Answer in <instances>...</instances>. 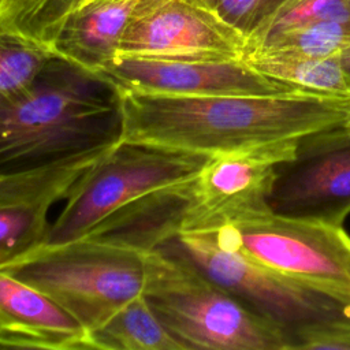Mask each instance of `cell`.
<instances>
[{
    "mask_svg": "<svg viewBox=\"0 0 350 350\" xmlns=\"http://www.w3.org/2000/svg\"><path fill=\"white\" fill-rule=\"evenodd\" d=\"M142 295L185 350H290L279 327L209 279L174 238L145 250Z\"/></svg>",
    "mask_w": 350,
    "mask_h": 350,
    "instance_id": "3957f363",
    "label": "cell"
},
{
    "mask_svg": "<svg viewBox=\"0 0 350 350\" xmlns=\"http://www.w3.org/2000/svg\"><path fill=\"white\" fill-rule=\"evenodd\" d=\"M325 21H350V0H283L246 37L245 49L278 30Z\"/></svg>",
    "mask_w": 350,
    "mask_h": 350,
    "instance_id": "44dd1931",
    "label": "cell"
},
{
    "mask_svg": "<svg viewBox=\"0 0 350 350\" xmlns=\"http://www.w3.org/2000/svg\"><path fill=\"white\" fill-rule=\"evenodd\" d=\"M113 92L120 142L208 156L342 126L349 103L305 93L175 96Z\"/></svg>",
    "mask_w": 350,
    "mask_h": 350,
    "instance_id": "6da1fadb",
    "label": "cell"
},
{
    "mask_svg": "<svg viewBox=\"0 0 350 350\" xmlns=\"http://www.w3.org/2000/svg\"><path fill=\"white\" fill-rule=\"evenodd\" d=\"M209 232L220 245L350 305V235L342 226L268 211Z\"/></svg>",
    "mask_w": 350,
    "mask_h": 350,
    "instance_id": "8992f818",
    "label": "cell"
},
{
    "mask_svg": "<svg viewBox=\"0 0 350 350\" xmlns=\"http://www.w3.org/2000/svg\"><path fill=\"white\" fill-rule=\"evenodd\" d=\"M245 44V36L216 11L183 0H160L127 26L118 55L196 60L242 59Z\"/></svg>",
    "mask_w": 350,
    "mask_h": 350,
    "instance_id": "8fae6325",
    "label": "cell"
},
{
    "mask_svg": "<svg viewBox=\"0 0 350 350\" xmlns=\"http://www.w3.org/2000/svg\"><path fill=\"white\" fill-rule=\"evenodd\" d=\"M339 56L312 57L287 52L250 51L243 53L242 59L262 75L295 92L349 101L350 79Z\"/></svg>",
    "mask_w": 350,
    "mask_h": 350,
    "instance_id": "5bb4252c",
    "label": "cell"
},
{
    "mask_svg": "<svg viewBox=\"0 0 350 350\" xmlns=\"http://www.w3.org/2000/svg\"><path fill=\"white\" fill-rule=\"evenodd\" d=\"M174 239L209 279L279 327L290 350L293 339L305 329L350 321V305L220 245L209 231L180 232Z\"/></svg>",
    "mask_w": 350,
    "mask_h": 350,
    "instance_id": "52a82bcc",
    "label": "cell"
},
{
    "mask_svg": "<svg viewBox=\"0 0 350 350\" xmlns=\"http://www.w3.org/2000/svg\"><path fill=\"white\" fill-rule=\"evenodd\" d=\"M0 347L88 350V331L46 294L0 271Z\"/></svg>",
    "mask_w": 350,
    "mask_h": 350,
    "instance_id": "7c38bea8",
    "label": "cell"
},
{
    "mask_svg": "<svg viewBox=\"0 0 350 350\" xmlns=\"http://www.w3.org/2000/svg\"><path fill=\"white\" fill-rule=\"evenodd\" d=\"M116 94L53 60L26 92L0 101V170L48 165L119 141Z\"/></svg>",
    "mask_w": 350,
    "mask_h": 350,
    "instance_id": "7a4b0ae2",
    "label": "cell"
},
{
    "mask_svg": "<svg viewBox=\"0 0 350 350\" xmlns=\"http://www.w3.org/2000/svg\"><path fill=\"white\" fill-rule=\"evenodd\" d=\"M94 78L112 89L175 96H276L299 93L243 59H157L118 55Z\"/></svg>",
    "mask_w": 350,
    "mask_h": 350,
    "instance_id": "30bf717a",
    "label": "cell"
},
{
    "mask_svg": "<svg viewBox=\"0 0 350 350\" xmlns=\"http://www.w3.org/2000/svg\"><path fill=\"white\" fill-rule=\"evenodd\" d=\"M53 60L49 46L0 30V101L30 89Z\"/></svg>",
    "mask_w": 350,
    "mask_h": 350,
    "instance_id": "d6986e66",
    "label": "cell"
},
{
    "mask_svg": "<svg viewBox=\"0 0 350 350\" xmlns=\"http://www.w3.org/2000/svg\"><path fill=\"white\" fill-rule=\"evenodd\" d=\"M208 159V154L118 141L75 182L42 243L86 235L138 198L193 179Z\"/></svg>",
    "mask_w": 350,
    "mask_h": 350,
    "instance_id": "5b68a950",
    "label": "cell"
},
{
    "mask_svg": "<svg viewBox=\"0 0 350 350\" xmlns=\"http://www.w3.org/2000/svg\"><path fill=\"white\" fill-rule=\"evenodd\" d=\"M89 349L185 350L165 329L144 295H138L88 332Z\"/></svg>",
    "mask_w": 350,
    "mask_h": 350,
    "instance_id": "2e32d148",
    "label": "cell"
},
{
    "mask_svg": "<svg viewBox=\"0 0 350 350\" xmlns=\"http://www.w3.org/2000/svg\"><path fill=\"white\" fill-rule=\"evenodd\" d=\"M83 3L85 0H0V30L18 33L51 48L67 18Z\"/></svg>",
    "mask_w": 350,
    "mask_h": 350,
    "instance_id": "e0dca14e",
    "label": "cell"
},
{
    "mask_svg": "<svg viewBox=\"0 0 350 350\" xmlns=\"http://www.w3.org/2000/svg\"><path fill=\"white\" fill-rule=\"evenodd\" d=\"M160 0L83 3L66 21L51 49L62 60L94 77L118 55L127 26Z\"/></svg>",
    "mask_w": 350,
    "mask_h": 350,
    "instance_id": "4fadbf2b",
    "label": "cell"
},
{
    "mask_svg": "<svg viewBox=\"0 0 350 350\" xmlns=\"http://www.w3.org/2000/svg\"><path fill=\"white\" fill-rule=\"evenodd\" d=\"M282 1L283 0H220L216 12L246 38Z\"/></svg>",
    "mask_w": 350,
    "mask_h": 350,
    "instance_id": "7402d4cb",
    "label": "cell"
},
{
    "mask_svg": "<svg viewBox=\"0 0 350 350\" xmlns=\"http://www.w3.org/2000/svg\"><path fill=\"white\" fill-rule=\"evenodd\" d=\"M111 146L89 150L42 167L15 171L0 170V206L48 200L57 202L64 200L75 182Z\"/></svg>",
    "mask_w": 350,
    "mask_h": 350,
    "instance_id": "9a60e30c",
    "label": "cell"
},
{
    "mask_svg": "<svg viewBox=\"0 0 350 350\" xmlns=\"http://www.w3.org/2000/svg\"><path fill=\"white\" fill-rule=\"evenodd\" d=\"M275 215L342 226L350 213V131L335 126L299 137L268 197Z\"/></svg>",
    "mask_w": 350,
    "mask_h": 350,
    "instance_id": "9c48e42d",
    "label": "cell"
},
{
    "mask_svg": "<svg viewBox=\"0 0 350 350\" xmlns=\"http://www.w3.org/2000/svg\"><path fill=\"white\" fill-rule=\"evenodd\" d=\"M343 127L350 131V100H349V103H347V116H346V120H345V123H343Z\"/></svg>",
    "mask_w": 350,
    "mask_h": 350,
    "instance_id": "484cf974",
    "label": "cell"
},
{
    "mask_svg": "<svg viewBox=\"0 0 350 350\" xmlns=\"http://www.w3.org/2000/svg\"><path fill=\"white\" fill-rule=\"evenodd\" d=\"M183 1L190 3L193 5H197V7H202V8H206V10L216 11L220 0H183Z\"/></svg>",
    "mask_w": 350,
    "mask_h": 350,
    "instance_id": "cb8c5ba5",
    "label": "cell"
},
{
    "mask_svg": "<svg viewBox=\"0 0 350 350\" xmlns=\"http://www.w3.org/2000/svg\"><path fill=\"white\" fill-rule=\"evenodd\" d=\"M90 1H104V0H85V3H90Z\"/></svg>",
    "mask_w": 350,
    "mask_h": 350,
    "instance_id": "4316f807",
    "label": "cell"
},
{
    "mask_svg": "<svg viewBox=\"0 0 350 350\" xmlns=\"http://www.w3.org/2000/svg\"><path fill=\"white\" fill-rule=\"evenodd\" d=\"M53 204L48 200L0 206V265L44 242Z\"/></svg>",
    "mask_w": 350,
    "mask_h": 350,
    "instance_id": "ffe728a7",
    "label": "cell"
},
{
    "mask_svg": "<svg viewBox=\"0 0 350 350\" xmlns=\"http://www.w3.org/2000/svg\"><path fill=\"white\" fill-rule=\"evenodd\" d=\"M350 46V21H325L298 25L265 36L245 49L275 51L312 57L339 56Z\"/></svg>",
    "mask_w": 350,
    "mask_h": 350,
    "instance_id": "ac0fdd59",
    "label": "cell"
},
{
    "mask_svg": "<svg viewBox=\"0 0 350 350\" xmlns=\"http://www.w3.org/2000/svg\"><path fill=\"white\" fill-rule=\"evenodd\" d=\"M340 63H342V66H343V70H345V72L347 74V77H349V79H350V46L349 48H346L342 53H340Z\"/></svg>",
    "mask_w": 350,
    "mask_h": 350,
    "instance_id": "d4e9b609",
    "label": "cell"
},
{
    "mask_svg": "<svg viewBox=\"0 0 350 350\" xmlns=\"http://www.w3.org/2000/svg\"><path fill=\"white\" fill-rule=\"evenodd\" d=\"M299 138L258 144L209 156L189 180L180 232L215 231L268 212L278 168L294 157Z\"/></svg>",
    "mask_w": 350,
    "mask_h": 350,
    "instance_id": "ba28073f",
    "label": "cell"
},
{
    "mask_svg": "<svg viewBox=\"0 0 350 350\" xmlns=\"http://www.w3.org/2000/svg\"><path fill=\"white\" fill-rule=\"evenodd\" d=\"M0 271L46 294L89 332L142 294L145 250L83 235L37 245Z\"/></svg>",
    "mask_w": 350,
    "mask_h": 350,
    "instance_id": "277c9868",
    "label": "cell"
},
{
    "mask_svg": "<svg viewBox=\"0 0 350 350\" xmlns=\"http://www.w3.org/2000/svg\"><path fill=\"white\" fill-rule=\"evenodd\" d=\"M350 350V321L313 327L299 332L291 343V350Z\"/></svg>",
    "mask_w": 350,
    "mask_h": 350,
    "instance_id": "603a6c76",
    "label": "cell"
}]
</instances>
